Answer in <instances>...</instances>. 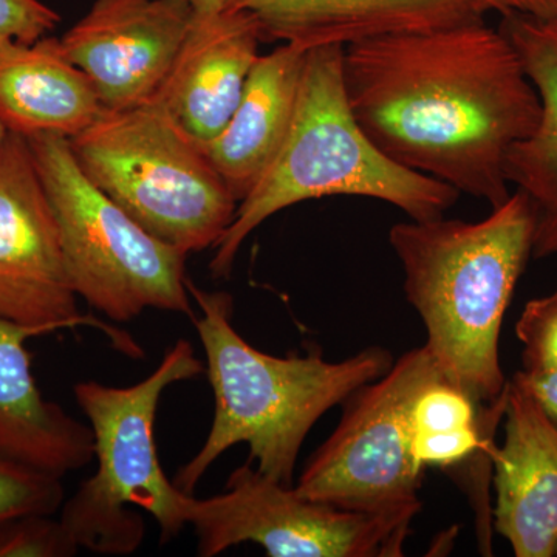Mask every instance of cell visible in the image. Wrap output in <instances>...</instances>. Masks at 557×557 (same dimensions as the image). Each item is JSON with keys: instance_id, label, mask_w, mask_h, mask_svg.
Segmentation results:
<instances>
[{"instance_id": "obj_1", "label": "cell", "mask_w": 557, "mask_h": 557, "mask_svg": "<svg viewBox=\"0 0 557 557\" xmlns=\"http://www.w3.org/2000/svg\"><path fill=\"white\" fill-rule=\"evenodd\" d=\"M343 83L388 160L491 209L511 196L508 153L536 131L541 100L498 28L478 20L358 40L344 47Z\"/></svg>"}, {"instance_id": "obj_2", "label": "cell", "mask_w": 557, "mask_h": 557, "mask_svg": "<svg viewBox=\"0 0 557 557\" xmlns=\"http://www.w3.org/2000/svg\"><path fill=\"white\" fill-rule=\"evenodd\" d=\"M534 228V209L516 189L480 222L443 215L388 231L406 298L426 327L429 351L482 406L508 388L498 341L516 285L533 258Z\"/></svg>"}, {"instance_id": "obj_3", "label": "cell", "mask_w": 557, "mask_h": 557, "mask_svg": "<svg viewBox=\"0 0 557 557\" xmlns=\"http://www.w3.org/2000/svg\"><path fill=\"white\" fill-rule=\"evenodd\" d=\"M186 285L200 309L190 318L207 357L215 412L203 446L175 474V486L194 496L214 461L240 443L263 475L293 486L300 448L319 418L383 376L394 358L381 347L339 362L318 354L273 357L234 327L233 296L197 287L189 277Z\"/></svg>"}, {"instance_id": "obj_4", "label": "cell", "mask_w": 557, "mask_h": 557, "mask_svg": "<svg viewBox=\"0 0 557 557\" xmlns=\"http://www.w3.org/2000/svg\"><path fill=\"white\" fill-rule=\"evenodd\" d=\"M343 54V46L307 50L287 137L215 245L212 276L228 277L249 234L302 201L368 197L401 209L417 222L443 218L457 203L460 193L453 186L399 166L372 145L348 106Z\"/></svg>"}, {"instance_id": "obj_5", "label": "cell", "mask_w": 557, "mask_h": 557, "mask_svg": "<svg viewBox=\"0 0 557 557\" xmlns=\"http://www.w3.org/2000/svg\"><path fill=\"white\" fill-rule=\"evenodd\" d=\"M205 364L188 341L180 339L157 369L129 387L81 381L76 403L89 420L97 472L64 500L61 522L79 548L106 556L134 555L145 541L148 511L161 542L177 537L186 523V498L161 468L153 440L160 399L168 387L199 379Z\"/></svg>"}, {"instance_id": "obj_6", "label": "cell", "mask_w": 557, "mask_h": 557, "mask_svg": "<svg viewBox=\"0 0 557 557\" xmlns=\"http://www.w3.org/2000/svg\"><path fill=\"white\" fill-rule=\"evenodd\" d=\"M70 148L86 177L156 239L190 255L214 248L237 200L203 146L156 98L102 110Z\"/></svg>"}, {"instance_id": "obj_7", "label": "cell", "mask_w": 557, "mask_h": 557, "mask_svg": "<svg viewBox=\"0 0 557 557\" xmlns=\"http://www.w3.org/2000/svg\"><path fill=\"white\" fill-rule=\"evenodd\" d=\"M46 189L73 288L91 309L116 322L148 309L193 317L188 255L156 239L81 170L69 138H27Z\"/></svg>"}, {"instance_id": "obj_8", "label": "cell", "mask_w": 557, "mask_h": 557, "mask_svg": "<svg viewBox=\"0 0 557 557\" xmlns=\"http://www.w3.org/2000/svg\"><path fill=\"white\" fill-rule=\"evenodd\" d=\"M446 376L424 346L412 348L343 403L338 428L304 468L299 496L362 512L418 509L426 469L412 450L410 409L429 383Z\"/></svg>"}, {"instance_id": "obj_9", "label": "cell", "mask_w": 557, "mask_h": 557, "mask_svg": "<svg viewBox=\"0 0 557 557\" xmlns=\"http://www.w3.org/2000/svg\"><path fill=\"white\" fill-rule=\"evenodd\" d=\"M418 512L350 511L310 500L249 460L230 475L222 494L188 496L185 508L201 557L248 542L271 557H399Z\"/></svg>"}, {"instance_id": "obj_10", "label": "cell", "mask_w": 557, "mask_h": 557, "mask_svg": "<svg viewBox=\"0 0 557 557\" xmlns=\"http://www.w3.org/2000/svg\"><path fill=\"white\" fill-rule=\"evenodd\" d=\"M0 319L42 333L89 324L126 354H141L129 336L81 317L60 228L30 146L10 131L0 148Z\"/></svg>"}, {"instance_id": "obj_11", "label": "cell", "mask_w": 557, "mask_h": 557, "mask_svg": "<svg viewBox=\"0 0 557 557\" xmlns=\"http://www.w3.org/2000/svg\"><path fill=\"white\" fill-rule=\"evenodd\" d=\"M194 11L182 0H97L61 38L108 110L152 100L170 75Z\"/></svg>"}, {"instance_id": "obj_12", "label": "cell", "mask_w": 557, "mask_h": 557, "mask_svg": "<svg viewBox=\"0 0 557 557\" xmlns=\"http://www.w3.org/2000/svg\"><path fill=\"white\" fill-rule=\"evenodd\" d=\"M504 445L493 454V527L518 557L557 547V426L518 381L509 380Z\"/></svg>"}, {"instance_id": "obj_13", "label": "cell", "mask_w": 557, "mask_h": 557, "mask_svg": "<svg viewBox=\"0 0 557 557\" xmlns=\"http://www.w3.org/2000/svg\"><path fill=\"white\" fill-rule=\"evenodd\" d=\"M260 42L258 21L248 11L228 7L207 16L194 14L170 75L153 98L197 141H211L239 104Z\"/></svg>"}, {"instance_id": "obj_14", "label": "cell", "mask_w": 557, "mask_h": 557, "mask_svg": "<svg viewBox=\"0 0 557 557\" xmlns=\"http://www.w3.org/2000/svg\"><path fill=\"white\" fill-rule=\"evenodd\" d=\"M258 21L263 40L350 46L392 33L428 32L483 20L479 0H234Z\"/></svg>"}, {"instance_id": "obj_15", "label": "cell", "mask_w": 557, "mask_h": 557, "mask_svg": "<svg viewBox=\"0 0 557 557\" xmlns=\"http://www.w3.org/2000/svg\"><path fill=\"white\" fill-rule=\"evenodd\" d=\"M44 335L0 319V457L54 478L94 460L90 426L42 397L25 343Z\"/></svg>"}, {"instance_id": "obj_16", "label": "cell", "mask_w": 557, "mask_h": 557, "mask_svg": "<svg viewBox=\"0 0 557 557\" xmlns=\"http://www.w3.org/2000/svg\"><path fill=\"white\" fill-rule=\"evenodd\" d=\"M307 50L284 42L259 54L225 129L201 143L237 203L258 185L287 137Z\"/></svg>"}, {"instance_id": "obj_17", "label": "cell", "mask_w": 557, "mask_h": 557, "mask_svg": "<svg viewBox=\"0 0 557 557\" xmlns=\"http://www.w3.org/2000/svg\"><path fill=\"white\" fill-rule=\"evenodd\" d=\"M104 106L86 73L65 57L61 39L33 44L0 38V121L28 138H73L101 115Z\"/></svg>"}, {"instance_id": "obj_18", "label": "cell", "mask_w": 557, "mask_h": 557, "mask_svg": "<svg viewBox=\"0 0 557 557\" xmlns=\"http://www.w3.org/2000/svg\"><path fill=\"white\" fill-rule=\"evenodd\" d=\"M498 30L515 47L541 100L536 131L509 150L505 174L536 215L533 258L557 255V16L508 14Z\"/></svg>"}, {"instance_id": "obj_19", "label": "cell", "mask_w": 557, "mask_h": 557, "mask_svg": "<svg viewBox=\"0 0 557 557\" xmlns=\"http://www.w3.org/2000/svg\"><path fill=\"white\" fill-rule=\"evenodd\" d=\"M64 497L62 479L0 457V523L27 515H57Z\"/></svg>"}, {"instance_id": "obj_20", "label": "cell", "mask_w": 557, "mask_h": 557, "mask_svg": "<svg viewBox=\"0 0 557 557\" xmlns=\"http://www.w3.org/2000/svg\"><path fill=\"white\" fill-rule=\"evenodd\" d=\"M78 544L61 519L27 515L0 523V557H72Z\"/></svg>"}, {"instance_id": "obj_21", "label": "cell", "mask_w": 557, "mask_h": 557, "mask_svg": "<svg viewBox=\"0 0 557 557\" xmlns=\"http://www.w3.org/2000/svg\"><path fill=\"white\" fill-rule=\"evenodd\" d=\"M522 343V370H557V287L544 298L531 299L516 324Z\"/></svg>"}, {"instance_id": "obj_22", "label": "cell", "mask_w": 557, "mask_h": 557, "mask_svg": "<svg viewBox=\"0 0 557 557\" xmlns=\"http://www.w3.org/2000/svg\"><path fill=\"white\" fill-rule=\"evenodd\" d=\"M60 14L39 0H0V38L33 44L53 30Z\"/></svg>"}, {"instance_id": "obj_23", "label": "cell", "mask_w": 557, "mask_h": 557, "mask_svg": "<svg viewBox=\"0 0 557 557\" xmlns=\"http://www.w3.org/2000/svg\"><path fill=\"white\" fill-rule=\"evenodd\" d=\"M512 380L527 388L528 394L536 399L537 405L557 426V370H547V372L520 370Z\"/></svg>"}, {"instance_id": "obj_24", "label": "cell", "mask_w": 557, "mask_h": 557, "mask_svg": "<svg viewBox=\"0 0 557 557\" xmlns=\"http://www.w3.org/2000/svg\"><path fill=\"white\" fill-rule=\"evenodd\" d=\"M486 13L496 11L502 16L523 14V16L547 17L557 16V0H479Z\"/></svg>"}, {"instance_id": "obj_25", "label": "cell", "mask_w": 557, "mask_h": 557, "mask_svg": "<svg viewBox=\"0 0 557 557\" xmlns=\"http://www.w3.org/2000/svg\"><path fill=\"white\" fill-rule=\"evenodd\" d=\"M182 2L188 3L194 14L207 16V14H215L228 9L234 0H182Z\"/></svg>"}, {"instance_id": "obj_26", "label": "cell", "mask_w": 557, "mask_h": 557, "mask_svg": "<svg viewBox=\"0 0 557 557\" xmlns=\"http://www.w3.org/2000/svg\"><path fill=\"white\" fill-rule=\"evenodd\" d=\"M7 135H9V129H7L5 124L0 121V148H2L3 141H5Z\"/></svg>"}, {"instance_id": "obj_27", "label": "cell", "mask_w": 557, "mask_h": 557, "mask_svg": "<svg viewBox=\"0 0 557 557\" xmlns=\"http://www.w3.org/2000/svg\"><path fill=\"white\" fill-rule=\"evenodd\" d=\"M555 556H557V547H556V553H555Z\"/></svg>"}]
</instances>
